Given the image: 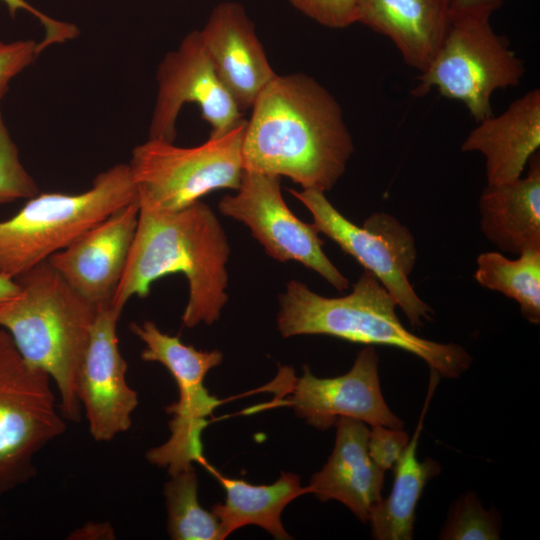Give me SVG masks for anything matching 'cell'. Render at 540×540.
Here are the masks:
<instances>
[{
	"label": "cell",
	"mask_w": 540,
	"mask_h": 540,
	"mask_svg": "<svg viewBox=\"0 0 540 540\" xmlns=\"http://www.w3.org/2000/svg\"><path fill=\"white\" fill-rule=\"evenodd\" d=\"M246 122L244 171L286 176L303 189L330 191L354 151L342 109L314 78L276 75Z\"/></svg>",
	"instance_id": "6da1fadb"
},
{
	"label": "cell",
	"mask_w": 540,
	"mask_h": 540,
	"mask_svg": "<svg viewBox=\"0 0 540 540\" xmlns=\"http://www.w3.org/2000/svg\"><path fill=\"white\" fill-rule=\"evenodd\" d=\"M229 255L225 231L207 204L197 201L176 211L140 205L135 236L111 305L122 312L133 296H148L153 282L182 273L189 288L183 325H210L228 301Z\"/></svg>",
	"instance_id": "7a4b0ae2"
},
{
	"label": "cell",
	"mask_w": 540,
	"mask_h": 540,
	"mask_svg": "<svg viewBox=\"0 0 540 540\" xmlns=\"http://www.w3.org/2000/svg\"><path fill=\"white\" fill-rule=\"evenodd\" d=\"M19 293L0 305V328L11 336L24 360L46 372L67 421L79 422V368L97 307L76 292L48 260L15 279Z\"/></svg>",
	"instance_id": "3957f363"
},
{
	"label": "cell",
	"mask_w": 540,
	"mask_h": 540,
	"mask_svg": "<svg viewBox=\"0 0 540 540\" xmlns=\"http://www.w3.org/2000/svg\"><path fill=\"white\" fill-rule=\"evenodd\" d=\"M279 301L277 326L285 338L327 335L352 343L396 347L421 358L445 378L459 377L472 363L461 345L421 338L405 328L397 316L396 301L367 270L350 294L324 297L291 280Z\"/></svg>",
	"instance_id": "277c9868"
},
{
	"label": "cell",
	"mask_w": 540,
	"mask_h": 540,
	"mask_svg": "<svg viewBox=\"0 0 540 540\" xmlns=\"http://www.w3.org/2000/svg\"><path fill=\"white\" fill-rule=\"evenodd\" d=\"M137 199L130 167L123 163L97 174L82 193L36 194L0 221V276L16 279Z\"/></svg>",
	"instance_id": "5b68a950"
},
{
	"label": "cell",
	"mask_w": 540,
	"mask_h": 540,
	"mask_svg": "<svg viewBox=\"0 0 540 540\" xmlns=\"http://www.w3.org/2000/svg\"><path fill=\"white\" fill-rule=\"evenodd\" d=\"M247 120L195 147L149 139L128 163L141 206L176 211L218 189L237 190L244 172L242 144Z\"/></svg>",
	"instance_id": "8992f818"
},
{
	"label": "cell",
	"mask_w": 540,
	"mask_h": 540,
	"mask_svg": "<svg viewBox=\"0 0 540 540\" xmlns=\"http://www.w3.org/2000/svg\"><path fill=\"white\" fill-rule=\"evenodd\" d=\"M489 20L487 15L451 18L437 52L411 93L424 96L435 88L440 95L462 102L476 122L492 116V94L517 86L525 67Z\"/></svg>",
	"instance_id": "52a82bcc"
},
{
	"label": "cell",
	"mask_w": 540,
	"mask_h": 540,
	"mask_svg": "<svg viewBox=\"0 0 540 540\" xmlns=\"http://www.w3.org/2000/svg\"><path fill=\"white\" fill-rule=\"evenodd\" d=\"M51 382L0 328V495L30 481L36 454L66 430Z\"/></svg>",
	"instance_id": "ba28073f"
},
{
	"label": "cell",
	"mask_w": 540,
	"mask_h": 540,
	"mask_svg": "<svg viewBox=\"0 0 540 540\" xmlns=\"http://www.w3.org/2000/svg\"><path fill=\"white\" fill-rule=\"evenodd\" d=\"M310 211L318 232L370 271L394 298L412 327L430 321L433 309L413 289L409 277L413 271L417 250L410 230L387 213H373L362 227L344 217L326 198L325 193L289 189Z\"/></svg>",
	"instance_id": "9c48e42d"
},
{
	"label": "cell",
	"mask_w": 540,
	"mask_h": 540,
	"mask_svg": "<svg viewBox=\"0 0 540 540\" xmlns=\"http://www.w3.org/2000/svg\"><path fill=\"white\" fill-rule=\"evenodd\" d=\"M218 209L245 224L275 260L299 262L338 291L349 288L347 278L323 251V241L315 226L301 221L288 208L280 176L244 171L237 193L225 195Z\"/></svg>",
	"instance_id": "30bf717a"
},
{
	"label": "cell",
	"mask_w": 540,
	"mask_h": 540,
	"mask_svg": "<svg viewBox=\"0 0 540 540\" xmlns=\"http://www.w3.org/2000/svg\"><path fill=\"white\" fill-rule=\"evenodd\" d=\"M158 92L149 139L174 142L176 121L186 103H195L210 125L209 137H219L244 118L219 78L199 30L187 34L177 49L168 52L157 70Z\"/></svg>",
	"instance_id": "8fae6325"
},
{
	"label": "cell",
	"mask_w": 540,
	"mask_h": 540,
	"mask_svg": "<svg viewBox=\"0 0 540 540\" xmlns=\"http://www.w3.org/2000/svg\"><path fill=\"white\" fill-rule=\"evenodd\" d=\"M122 312L111 303L97 307L77 378V394L90 435L97 442L112 441L132 425L138 394L126 379L127 362L117 335Z\"/></svg>",
	"instance_id": "7c38bea8"
},
{
	"label": "cell",
	"mask_w": 540,
	"mask_h": 540,
	"mask_svg": "<svg viewBox=\"0 0 540 540\" xmlns=\"http://www.w3.org/2000/svg\"><path fill=\"white\" fill-rule=\"evenodd\" d=\"M378 363L375 346L366 345L351 369L334 378H318L305 365L301 377L293 378L292 372V388L283 401L307 424L322 431L335 426L340 417L403 429L404 422L382 395Z\"/></svg>",
	"instance_id": "4fadbf2b"
},
{
	"label": "cell",
	"mask_w": 540,
	"mask_h": 540,
	"mask_svg": "<svg viewBox=\"0 0 540 540\" xmlns=\"http://www.w3.org/2000/svg\"><path fill=\"white\" fill-rule=\"evenodd\" d=\"M222 362L218 350L202 351L191 345L177 346L164 356L163 366L171 373L179 392L177 401L165 410L172 415L170 437L158 447L147 451V460L166 467L169 474L204 463L201 432L207 425L206 417L221 403L204 387L207 373Z\"/></svg>",
	"instance_id": "5bb4252c"
},
{
	"label": "cell",
	"mask_w": 540,
	"mask_h": 540,
	"mask_svg": "<svg viewBox=\"0 0 540 540\" xmlns=\"http://www.w3.org/2000/svg\"><path fill=\"white\" fill-rule=\"evenodd\" d=\"M139 209L138 199L121 207L48 258L66 282L96 307L112 301L135 236Z\"/></svg>",
	"instance_id": "9a60e30c"
},
{
	"label": "cell",
	"mask_w": 540,
	"mask_h": 540,
	"mask_svg": "<svg viewBox=\"0 0 540 540\" xmlns=\"http://www.w3.org/2000/svg\"><path fill=\"white\" fill-rule=\"evenodd\" d=\"M199 33L219 78L239 109H250L277 74L245 8L234 1L217 4Z\"/></svg>",
	"instance_id": "2e32d148"
},
{
	"label": "cell",
	"mask_w": 540,
	"mask_h": 540,
	"mask_svg": "<svg viewBox=\"0 0 540 540\" xmlns=\"http://www.w3.org/2000/svg\"><path fill=\"white\" fill-rule=\"evenodd\" d=\"M333 451L323 468L315 473L308 487L319 500H337L362 522L381 501L385 471L371 458L366 423L340 417L336 424Z\"/></svg>",
	"instance_id": "e0dca14e"
},
{
	"label": "cell",
	"mask_w": 540,
	"mask_h": 540,
	"mask_svg": "<svg viewBox=\"0 0 540 540\" xmlns=\"http://www.w3.org/2000/svg\"><path fill=\"white\" fill-rule=\"evenodd\" d=\"M539 147L540 91L535 88L500 115L477 122L461 150L481 153L485 158L487 185H500L520 178Z\"/></svg>",
	"instance_id": "ac0fdd59"
},
{
	"label": "cell",
	"mask_w": 540,
	"mask_h": 540,
	"mask_svg": "<svg viewBox=\"0 0 540 540\" xmlns=\"http://www.w3.org/2000/svg\"><path fill=\"white\" fill-rule=\"evenodd\" d=\"M451 0H360L357 22L389 38L407 65L423 72L450 23Z\"/></svg>",
	"instance_id": "d6986e66"
},
{
	"label": "cell",
	"mask_w": 540,
	"mask_h": 540,
	"mask_svg": "<svg viewBox=\"0 0 540 540\" xmlns=\"http://www.w3.org/2000/svg\"><path fill=\"white\" fill-rule=\"evenodd\" d=\"M529 170L500 185H487L479 198L480 227L499 249L513 254L540 249V158L529 159Z\"/></svg>",
	"instance_id": "ffe728a7"
},
{
	"label": "cell",
	"mask_w": 540,
	"mask_h": 540,
	"mask_svg": "<svg viewBox=\"0 0 540 540\" xmlns=\"http://www.w3.org/2000/svg\"><path fill=\"white\" fill-rule=\"evenodd\" d=\"M431 370L429 388L417 427L403 453L394 465L395 477L391 493L371 511L372 536L377 540H410L413 538L418 501L429 480L440 473V465L427 458L417 459L419 437L430 400L440 375Z\"/></svg>",
	"instance_id": "44dd1931"
},
{
	"label": "cell",
	"mask_w": 540,
	"mask_h": 540,
	"mask_svg": "<svg viewBox=\"0 0 540 540\" xmlns=\"http://www.w3.org/2000/svg\"><path fill=\"white\" fill-rule=\"evenodd\" d=\"M209 469L226 493L225 502L211 509L219 521L222 540L247 525L259 526L278 540L291 538L282 525L281 514L291 501L311 493L308 486L301 485L298 475L282 472L272 484L253 485Z\"/></svg>",
	"instance_id": "7402d4cb"
},
{
	"label": "cell",
	"mask_w": 540,
	"mask_h": 540,
	"mask_svg": "<svg viewBox=\"0 0 540 540\" xmlns=\"http://www.w3.org/2000/svg\"><path fill=\"white\" fill-rule=\"evenodd\" d=\"M476 281L515 300L522 316L540 323V249L523 251L517 259L499 252H484L476 260Z\"/></svg>",
	"instance_id": "603a6c76"
},
{
	"label": "cell",
	"mask_w": 540,
	"mask_h": 540,
	"mask_svg": "<svg viewBox=\"0 0 540 540\" xmlns=\"http://www.w3.org/2000/svg\"><path fill=\"white\" fill-rule=\"evenodd\" d=\"M163 492L171 539L222 540L217 517L199 503L198 478L193 466L170 474Z\"/></svg>",
	"instance_id": "cb8c5ba5"
},
{
	"label": "cell",
	"mask_w": 540,
	"mask_h": 540,
	"mask_svg": "<svg viewBox=\"0 0 540 540\" xmlns=\"http://www.w3.org/2000/svg\"><path fill=\"white\" fill-rule=\"evenodd\" d=\"M500 518L495 511H487L478 497L469 492L453 506L440 534L446 540L499 539Z\"/></svg>",
	"instance_id": "d4e9b609"
},
{
	"label": "cell",
	"mask_w": 540,
	"mask_h": 540,
	"mask_svg": "<svg viewBox=\"0 0 540 540\" xmlns=\"http://www.w3.org/2000/svg\"><path fill=\"white\" fill-rule=\"evenodd\" d=\"M36 194L37 183L21 163L18 148L8 132L0 110V204L29 199Z\"/></svg>",
	"instance_id": "484cf974"
},
{
	"label": "cell",
	"mask_w": 540,
	"mask_h": 540,
	"mask_svg": "<svg viewBox=\"0 0 540 540\" xmlns=\"http://www.w3.org/2000/svg\"><path fill=\"white\" fill-rule=\"evenodd\" d=\"M298 11L315 22L334 29L357 23L360 0H288Z\"/></svg>",
	"instance_id": "4316f807"
},
{
	"label": "cell",
	"mask_w": 540,
	"mask_h": 540,
	"mask_svg": "<svg viewBox=\"0 0 540 540\" xmlns=\"http://www.w3.org/2000/svg\"><path fill=\"white\" fill-rule=\"evenodd\" d=\"M408 442L409 436L403 429L372 426L368 438L369 454L386 471L394 467Z\"/></svg>",
	"instance_id": "83f0119b"
},
{
	"label": "cell",
	"mask_w": 540,
	"mask_h": 540,
	"mask_svg": "<svg viewBox=\"0 0 540 540\" xmlns=\"http://www.w3.org/2000/svg\"><path fill=\"white\" fill-rule=\"evenodd\" d=\"M37 45L34 40L0 41V99L7 92L10 81L39 55Z\"/></svg>",
	"instance_id": "f1b7e54d"
},
{
	"label": "cell",
	"mask_w": 540,
	"mask_h": 540,
	"mask_svg": "<svg viewBox=\"0 0 540 540\" xmlns=\"http://www.w3.org/2000/svg\"><path fill=\"white\" fill-rule=\"evenodd\" d=\"M8 7L11 16L19 9H23L35 16L44 28V37L38 42L37 51L40 54L48 46L56 43H64L78 36V28L71 23L58 21L37 10L25 0H2Z\"/></svg>",
	"instance_id": "f546056e"
},
{
	"label": "cell",
	"mask_w": 540,
	"mask_h": 540,
	"mask_svg": "<svg viewBox=\"0 0 540 540\" xmlns=\"http://www.w3.org/2000/svg\"><path fill=\"white\" fill-rule=\"evenodd\" d=\"M504 0H451L450 19L462 15H487L497 10Z\"/></svg>",
	"instance_id": "4dcf8cb0"
},
{
	"label": "cell",
	"mask_w": 540,
	"mask_h": 540,
	"mask_svg": "<svg viewBox=\"0 0 540 540\" xmlns=\"http://www.w3.org/2000/svg\"><path fill=\"white\" fill-rule=\"evenodd\" d=\"M116 533L109 522H86L82 527L73 530L68 539L73 540H104L115 539Z\"/></svg>",
	"instance_id": "1f68e13d"
},
{
	"label": "cell",
	"mask_w": 540,
	"mask_h": 540,
	"mask_svg": "<svg viewBox=\"0 0 540 540\" xmlns=\"http://www.w3.org/2000/svg\"><path fill=\"white\" fill-rule=\"evenodd\" d=\"M20 291V286L15 279L0 276V305L14 298Z\"/></svg>",
	"instance_id": "d6a6232c"
}]
</instances>
